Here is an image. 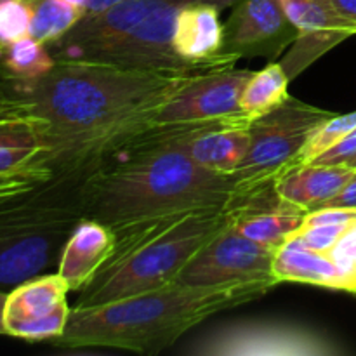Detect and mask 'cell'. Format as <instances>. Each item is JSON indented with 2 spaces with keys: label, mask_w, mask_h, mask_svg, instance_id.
I'll list each match as a JSON object with an SVG mask.
<instances>
[{
  "label": "cell",
  "mask_w": 356,
  "mask_h": 356,
  "mask_svg": "<svg viewBox=\"0 0 356 356\" xmlns=\"http://www.w3.org/2000/svg\"><path fill=\"white\" fill-rule=\"evenodd\" d=\"M191 75L58 61L42 79L10 86L44 129V159L56 176L82 179L106 149L152 124L153 113Z\"/></svg>",
  "instance_id": "cell-1"
},
{
  "label": "cell",
  "mask_w": 356,
  "mask_h": 356,
  "mask_svg": "<svg viewBox=\"0 0 356 356\" xmlns=\"http://www.w3.org/2000/svg\"><path fill=\"white\" fill-rule=\"evenodd\" d=\"M238 191L229 174L205 169L170 139L167 124H148L103 153L79 183L82 216L111 229L149 219L221 207Z\"/></svg>",
  "instance_id": "cell-2"
},
{
  "label": "cell",
  "mask_w": 356,
  "mask_h": 356,
  "mask_svg": "<svg viewBox=\"0 0 356 356\" xmlns=\"http://www.w3.org/2000/svg\"><path fill=\"white\" fill-rule=\"evenodd\" d=\"M277 285V280L222 287L169 284L106 305L73 306L65 332L54 344L68 350L113 348L143 355L162 353L209 316L256 301Z\"/></svg>",
  "instance_id": "cell-3"
},
{
  "label": "cell",
  "mask_w": 356,
  "mask_h": 356,
  "mask_svg": "<svg viewBox=\"0 0 356 356\" xmlns=\"http://www.w3.org/2000/svg\"><path fill=\"white\" fill-rule=\"evenodd\" d=\"M228 222L226 205H221L113 229L110 259L80 291L75 306L106 305L172 284L191 257Z\"/></svg>",
  "instance_id": "cell-4"
},
{
  "label": "cell",
  "mask_w": 356,
  "mask_h": 356,
  "mask_svg": "<svg viewBox=\"0 0 356 356\" xmlns=\"http://www.w3.org/2000/svg\"><path fill=\"white\" fill-rule=\"evenodd\" d=\"M79 183L56 176L0 205V289L16 287L59 263L73 228L83 219Z\"/></svg>",
  "instance_id": "cell-5"
},
{
  "label": "cell",
  "mask_w": 356,
  "mask_h": 356,
  "mask_svg": "<svg viewBox=\"0 0 356 356\" xmlns=\"http://www.w3.org/2000/svg\"><path fill=\"white\" fill-rule=\"evenodd\" d=\"M334 115L291 96L270 113L254 118L249 124V149L232 174L238 191L277 179L294 163L313 132Z\"/></svg>",
  "instance_id": "cell-6"
},
{
  "label": "cell",
  "mask_w": 356,
  "mask_h": 356,
  "mask_svg": "<svg viewBox=\"0 0 356 356\" xmlns=\"http://www.w3.org/2000/svg\"><path fill=\"white\" fill-rule=\"evenodd\" d=\"M273 249L247 238L228 222L191 257L172 284L222 287L277 280L273 277Z\"/></svg>",
  "instance_id": "cell-7"
},
{
  "label": "cell",
  "mask_w": 356,
  "mask_h": 356,
  "mask_svg": "<svg viewBox=\"0 0 356 356\" xmlns=\"http://www.w3.org/2000/svg\"><path fill=\"white\" fill-rule=\"evenodd\" d=\"M252 70L235 66L191 75L153 113L152 124L219 120L240 117V97Z\"/></svg>",
  "instance_id": "cell-8"
},
{
  "label": "cell",
  "mask_w": 356,
  "mask_h": 356,
  "mask_svg": "<svg viewBox=\"0 0 356 356\" xmlns=\"http://www.w3.org/2000/svg\"><path fill=\"white\" fill-rule=\"evenodd\" d=\"M68 292V285L58 273L38 275L13 287L3 309L7 336L54 343L65 332L72 312Z\"/></svg>",
  "instance_id": "cell-9"
},
{
  "label": "cell",
  "mask_w": 356,
  "mask_h": 356,
  "mask_svg": "<svg viewBox=\"0 0 356 356\" xmlns=\"http://www.w3.org/2000/svg\"><path fill=\"white\" fill-rule=\"evenodd\" d=\"M225 23V52L236 59L277 58L298 38L282 0H238Z\"/></svg>",
  "instance_id": "cell-10"
},
{
  "label": "cell",
  "mask_w": 356,
  "mask_h": 356,
  "mask_svg": "<svg viewBox=\"0 0 356 356\" xmlns=\"http://www.w3.org/2000/svg\"><path fill=\"white\" fill-rule=\"evenodd\" d=\"M229 222L242 235L277 250L301 229L308 211L280 197L275 181L252 190L236 191L226 204Z\"/></svg>",
  "instance_id": "cell-11"
},
{
  "label": "cell",
  "mask_w": 356,
  "mask_h": 356,
  "mask_svg": "<svg viewBox=\"0 0 356 356\" xmlns=\"http://www.w3.org/2000/svg\"><path fill=\"white\" fill-rule=\"evenodd\" d=\"M298 38L280 63L292 80L327 51L356 35V24L343 16L329 0H282Z\"/></svg>",
  "instance_id": "cell-12"
},
{
  "label": "cell",
  "mask_w": 356,
  "mask_h": 356,
  "mask_svg": "<svg viewBox=\"0 0 356 356\" xmlns=\"http://www.w3.org/2000/svg\"><path fill=\"white\" fill-rule=\"evenodd\" d=\"M197 355H334L337 350L318 332L282 323H249L205 339Z\"/></svg>",
  "instance_id": "cell-13"
},
{
  "label": "cell",
  "mask_w": 356,
  "mask_h": 356,
  "mask_svg": "<svg viewBox=\"0 0 356 356\" xmlns=\"http://www.w3.org/2000/svg\"><path fill=\"white\" fill-rule=\"evenodd\" d=\"M245 115L233 118L167 124L170 139L205 169L235 172L249 149V124Z\"/></svg>",
  "instance_id": "cell-14"
},
{
  "label": "cell",
  "mask_w": 356,
  "mask_h": 356,
  "mask_svg": "<svg viewBox=\"0 0 356 356\" xmlns=\"http://www.w3.org/2000/svg\"><path fill=\"white\" fill-rule=\"evenodd\" d=\"M174 51L195 73L228 68L238 59L225 52L221 9L212 3H191L181 9L172 38Z\"/></svg>",
  "instance_id": "cell-15"
},
{
  "label": "cell",
  "mask_w": 356,
  "mask_h": 356,
  "mask_svg": "<svg viewBox=\"0 0 356 356\" xmlns=\"http://www.w3.org/2000/svg\"><path fill=\"white\" fill-rule=\"evenodd\" d=\"M113 247V229L92 219H80L65 243L56 273L70 291H82L110 259Z\"/></svg>",
  "instance_id": "cell-16"
},
{
  "label": "cell",
  "mask_w": 356,
  "mask_h": 356,
  "mask_svg": "<svg viewBox=\"0 0 356 356\" xmlns=\"http://www.w3.org/2000/svg\"><path fill=\"white\" fill-rule=\"evenodd\" d=\"M355 174L356 169L350 165L302 163L287 167L284 172L278 174L275 188L285 200L312 212L339 193L353 179Z\"/></svg>",
  "instance_id": "cell-17"
},
{
  "label": "cell",
  "mask_w": 356,
  "mask_h": 356,
  "mask_svg": "<svg viewBox=\"0 0 356 356\" xmlns=\"http://www.w3.org/2000/svg\"><path fill=\"white\" fill-rule=\"evenodd\" d=\"M273 277L280 284L296 282L315 287L343 291V277L329 254L316 252L291 236L273 256Z\"/></svg>",
  "instance_id": "cell-18"
},
{
  "label": "cell",
  "mask_w": 356,
  "mask_h": 356,
  "mask_svg": "<svg viewBox=\"0 0 356 356\" xmlns=\"http://www.w3.org/2000/svg\"><path fill=\"white\" fill-rule=\"evenodd\" d=\"M45 153L44 129L37 118L0 120V172L17 169Z\"/></svg>",
  "instance_id": "cell-19"
},
{
  "label": "cell",
  "mask_w": 356,
  "mask_h": 356,
  "mask_svg": "<svg viewBox=\"0 0 356 356\" xmlns=\"http://www.w3.org/2000/svg\"><path fill=\"white\" fill-rule=\"evenodd\" d=\"M56 63L47 45L30 35L0 49V68L13 86L42 79L54 68Z\"/></svg>",
  "instance_id": "cell-20"
},
{
  "label": "cell",
  "mask_w": 356,
  "mask_h": 356,
  "mask_svg": "<svg viewBox=\"0 0 356 356\" xmlns=\"http://www.w3.org/2000/svg\"><path fill=\"white\" fill-rule=\"evenodd\" d=\"M289 82L285 70L280 63H270L266 68L254 72L249 82L243 87L242 97H240V108L245 117L250 120L270 113L277 106L291 97L289 94Z\"/></svg>",
  "instance_id": "cell-21"
},
{
  "label": "cell",
  "mask_w": 356,
  "mask_h": 356,
  "mask_svg": "<svg viewBox=\"0 0 356 356\" xmlns=\"http://www.w3.org/2000/svg\"><path fill=\"white\" fill-rule=\"evenodd\" d=\"M30 37L49 45L68 33L83 17V10L65 0H31Z\"/></svg>",
  "instance_id": "cell-22"
},
{
  "label": "cell",
  "mask_w": 356,
  "mask_h": 356,
  "mask_svg": "<svg viewBox=\"0 0 356 356\" xmlns=\"http://www.w3.org/2000/svg\"><path fill=\"white\" fill-rule=\"evenodd\" d=\"M54 177V169L45 162L44 153L17 169L0 172V205L44 186Z\"/></svg>",
  "instance_id": "cell-23"
},
{
  "label": "cell",
  "mask_w": 356,
  "mask_h": 356,
  "mask_svg": "<svg viewBox=\"0 0 356 356\" xmlns=\"http://www.w3.org/2000/svg\"><path fill=\"white\" fill-rule=\"evenodd\" d=\"M356 129V111L346 115H334L329 120L323 122L318 129L312 134V138L306 141L305 148L298 155L292 165H302V163H312L316 156L325 153L332 148L336 143H339L344 136L350 134Z\"/></svg>",
  "instance_id": "cell-24"
},
{
  "label": "cell",
  "mask_w": 356,
  "mask_h": 356,
  "mask_svg": "<svg viewBox=\"0 0 356 356\" xmlns=\"http://www.w3.org/2000/svg\"><path fill=\"white\" fill-rule=\"evenodd\" d=\"M33 6L31 0L0 2V49L30 35Z\"/></svg>",
  "instance_id": "cell-25"
},
{
  "label": "cell",
  "mask_w": 356,
  "mask_h": 356,
  "mask_svg": "<svg viewBox=\"0 0 356 356\" xmlns=\"http://www.w3.org/2000/svg\"><path fill=\"white\" fill-rule=\"evenodd\" d=\"M353 225V222H351ZM350 225H318V226H308V228H301L298 233H294V238H298L302 245L308 249L316 250V252L329 254L330 250L336 247L341 236L348 229Z\"/></svg>",
  "instance_id": "cell-26"
},
{
  "label": "cell",
  "mask_w": 356,
  "mask_h": 356,
  "mask_svg": "<svg viewBox=\"0 0 356 356\" xmlns=\"http://www.w3.org/2000/svg\"><path fill=\"white\" fill-rule=\"evenodd\" d=\"M356 156V129L350 134L344 136L339 143L316 156L312 163H322V165H348Z\"/></svg>",
  "instance_id": "cell-27"
},
{
  "label": "cell",
  "mask_w": 356,
  "mask_h": 356,
  "mask_svg": "<svg viewBox=\"0 0 356 356\" xmlns=\"http://www.w3.org/2000/svg\"><path fill=\"white\" fill-rule=\"evenodd\" d=\"M26 115H30L26 104H24L16 94L0 87V120L14 117H26Z\"/></svg>",
  "instance_id": "cell-28"
},
{
  "label": "cell",
  "mask_w": 356,
  "mask_h": 356,
  "mask_svg": "<svg viewBox=\"0 0 356 356\" xmlns=\"http://www.w3.org/2000/svg\"><path fill=\"white\" fill-rule=\"evenodd\" d=\"M323 207L356 209V174L353 176V179H351L339 193L334 195V197L330 198V200H327L320 209Z\"/></svg>",
  "instance_id": "cell-29"
},
{
  "label": "cell",
  "mask_w": 356,
  "mask_h": 356,
  "mask_svg": "<svg viewBox=\"0 0 356 356\" xmlns=\"http://www.w3.org/2000/svg\"><path fill=\"white\" fill-rule=\"evenodd\" d=\"M346 19L356 24V0H329Z\"/></svg>",
  "instance_id": "cell-30"
},
{
  "label": "cell",
  "mask_w": 356,
  "mask_h": 356,
  "mask_svg": "<svg viewBox=\"0 0 356 356\" xmlns=\"http://www.w3.org/2000/svg\"><path fill=\"white\" fill-rule=\"evenodd\" d=\"M343 291L356 294V256L353 257V261H351L350 266H348V270L344 271L343 275Z\"/></svg>",
  "instance_id": "cell-31"
},
{
  "label": "cell",
  "mask_w": 356,
  "mask_h": 356,
  "mask_svg": "<svg viewBox=\"0 0 356 356\" xmlns=\"http://www.w3.org/2000/svg\"><path fill=\"white\" fill-rule=\"evenodd\" d=\"M118 2H122V0H87L86 14H83V16H87V14L101 13V10L108 9V7L115 6V3Z\"/></svg>",
  "instance_id": "cell-32"
},
{
  "label": "cell",
  "mask_w": 356,
  "mask_h": 356,
  "mask_svg": "<svg viewBox=\"0 0 356 356\" xmlns=\"http://www.w3.org/2000/svg\"><path fill=\"white\" fill-rule=\"evenodd\" d=\"M7 292L0 289V334H6V327H3V309H6Z\"/></svg>",
  "instance_id": "cell-33"
},
{
  "label": "cell",
  "mask_w": 356,
  "mask_h": 356,
  "mask_svg": "<svg viewBox=\"0 0 356 356\" xmlns=\"http://www.w3.org/2000/svg\"><path fill=\"white\" fill-rule=\"evenodd\" d=\"M348 165H350V167H353V169H356V156H355L353 160H351L350 163H348Z\"/></svg>",
  "instance_id": "cell-34"
},
{
  "label": "cell",
  "mask_w": 356,
  "mask_h": 356,
  "mask_svg": "<svg viewBox=\"0 0 356 356\" xmlns=\"http://www.w3.org/2000/svg\"><path fill=\"white\" fill-rule=\"evenodd\" d=\"M0 2H3V0H0Z\"/></svg>",
  "instance_id": "cell-35"
}]
</instances>
